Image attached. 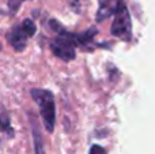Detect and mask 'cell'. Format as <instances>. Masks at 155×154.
<instances>
[{"label": "cell", "mask_w": 155, "mask_h": 154, "mask_svg": "<svg viewBox=\"0 0 155 154\" xmlns=\"http://www.w3.org/2000/svg\"><path fill=\"white\" fill-rule=\"evenodd\" d=\"M30 94L40 108V113L46 131L53 132L54 122H56V106H54L53 93L45 89H31Z\"/></svg>", "instance_id": "6da1fadb"}, {"label": "cell", "mask_w": 155, "mask_h": 154, "mask_svg": "<svg viewBox=\"0 0 155 154\" xmlns=\"http://www.w3.org/2000/svg\"><path fill=\"white\" fill-rule=\"evenodd\" d=\"M56 23L57 22H54L53 27L57 30L59 34L52 40L51 49L54 53V56L61 59L63 62H71V60L75 59V52H76V46H78L76 35L74 33H68L65 30H63Z\"/></svg>", "instance_id": "7a4b0ae2"}, {"label": "cell", "mask_w": 155, "mask_h": 154, "mask_svg": "<svg viewBox=\"0 0 155 154\" xmlns=\"http://www.w3.org/2000/svg\"><path fill=\"white\" fill-rule=\"evenodd\" d=\"M110 32L114 37L120 38L123 41H129L132 38V22L131 15L127 8L125 3H121L118 10L114 14V19L110 26Z\"/></svg>", "instance_id": "3957f363"}, {"label": "cell", "mask_w": 155, "mask_h": 154, "mask_svg": "<svg viewBox=\"0 0 155 154\" xmlns=\"http://www.w3.org/2000/svg\"><path fill=\"white\" fill-rule=\"evenodd\" d=\"M27 33L23 30L22 25H16L11 29V32L7 34V40L10 42V45L15 49L16 52H22L27 45V40H29Z\"/></svg>", "instance_id": "277c9868"}, {"label": "cell", "mask_w": 155, "mask_h": 154, "mask_svg": "<svg viewBox=\"0 0 155 154\" xmlns=\"http://www.w3.org/2000/svg\"><path fill=\"white\" fill-rule=\"evenodd\" d=\"M123 0H98V12H97V22H102L110 15L116 14Z\"/></svg>", "instance_id": "5b68a950"}, {"label": "cell", "mask_w": 155, "mask_h": 154, "mask_svg": "<svg viewBox=\"0 0 155 154\" xmlns=\"http://www.w3.org/2000/svg\"><path fill=\"white\" fill-rule=\"evenodd\" d=\"M98 33V30L95 27H90L88 30L83 33H78L76 35V42H78V46H86L88 44L93 42V38L95 37V34Z\"/></svg>", "instance_id": "8992f818"}, {"label": "cell", "mask_w": 155, "mask_h": 154, "mask_svg": "<svg viewBox=\"0 0 155 154\" xmlns=\"http://www.w3.org/2000/svg\"><path fill=\"white\" fill-rule=\"evenodd\" d=\"M0 130L4 131V132L8 134L10 136L14 135V130L11 128V123H10V116L7 115L4 108L0 112Z\"/></svg>", "instance_id": "52a82bcc"}, {"label": "cell", "mask_w": 155, "mask_h": 154, "mask_svg": "<svg viewBox=\"0 0 155 154\" xmlns=\"http://www.w3.org/2000/svg\"><path fill=\"white\" fill-rule=\"evenodd\" d=\"M33 138H34V150L35 154H45L44 153V146H42V138L40 136V132L37 128H33Z\"/></svg>", "instance_id": "ba28073f"}, {"label": "cell", "mask_w": 155, "mask_h": 154, "mask_svg": "<svg viewBox=\"0 0 155 154\" xmlns=\"http://www.w3.org/2000/svg\"><path fill=\"white\" fill-rule=\"evenodd\" d=\"M21 25H22V27H23L25 32L27 33L29 37H33V35L35 34V32H37V26H35V23L31 21V19H25Z\"/></svg>", "instance_id": "9c48e42d"}, {"label": "cell", "mask_w": 155, "mask_h": 154, "mask_svg": "<svg viewBox=\"0 0 155 154\" xmlns=\"http://www.w3.org/2000/svg\"><path fill=\"white\" fill-rule=\"evenodd\" d=\"M25 0H7V4H8V8L11 10V12H16L18 11V8L22 5V3H23Z\"/></svg>", "instance_id": "30bf717a"}, {"label": "cell", "mask_w": 155, "mask_h": 154, "mask_svg": "<svg viewBox=\"0 0 155 154\" xmlns=\"http://www.w3.org/2000/svg\"><path fill=\"white\" fill-rule=\"evenodd\" d=\"M88 154H106V150L102 146H99V145H93Z\"/></svg>", "instance_id": "8fae6325"}, {"label": "cell", "mask_w": 155, "mask_h": 154, "mask_svg": "<svg viewBox=\"0 0 155 154\" xmlns=\"http://www.w3.org/2000/svg\"><path fill=\"white\" fill-rule=\"evenodd\" d=\"M68 3H70V5H71L72 8L79 5V0H68Z\"/></svg>", "instance_id": "7c38bea8"}]
</instances>
